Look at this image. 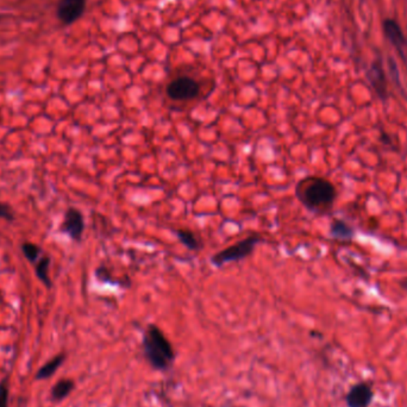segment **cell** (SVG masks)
Instances as JSON below:
<instances>
[{
  "label": "cell",
  "mask_w": 407,
  "mask_h": 407,
  "mask_svg": "<svg viewBox=\"0 0 407 407\" xmlns=\"http://www.w3.org/2000/svg\"><path fill=\"white\" fill-rule=\"evenodd\" d=\"M261 241H262V237L259 234L247 236L245 239H241L235 244H231L220 252H216L214 257H211V263L214 267L220 268L227 263L244 260L252 255Z\"/></svg>",
  "instance_id": "3957f363"
},
{
  "label": "cell",
  "mask_w": 407,
  "mask_h": 407,
  "mask_svg": "<svg viewBox=\"0 0 407 407\" xmlns=\"http://www.w3.org/2000/svg\"><path fill=\"white\" fill-rule=\"evenodd\" d=\"M202 87L197 80L191 76H179L169 83L166 93L174 101H193L200 94Z\"/></svg>",
  "instance_id": "277c9868"
},
{
  "label": "cell",
  "mask_w": 407,
  "mask_h": 407,
  "mask_svg": "<svg viewBox=\"0 0 407 407\" xmlns=\"http://www.w3.org/2000/svg\"><path fill=\"white\" fill-rule=\"evenodd\" d=\"M295 196L300 204L312 214H327L337 199L336 186L325 177L310 175L299 181Z\"/></svg>",
  "instance_id": "6da1fadb"
},
{
  "label": "cell",
  "mask_w": 407,
  "mask_h": 407,
  "mask_svg": "<svg viewBox=\"0 0 407 407\" xmlns=\"http://www.w3.org/2000/svg\"><path fill=\"white\" fill-rule=\"evenodd\" d=\"M21 250H23V254H24V257L30 261V262H36L38 260V257H40V254H41V248L36 245L34 243H29V242H26V243L21 245Z\"/></svg>",
  "instance_id": "9a60e30c"
},
{
  "label": "cell",
  "mask_w": 407,
  "mask_h": 407,
  "mask_svg": "<svg viewBox=\"0 0 407 407\" xmlns=\"http://www.w3.org/2000/svg\"><path fill=\"white\" fill-rule=\"evenodd\" d=\"M87 0H59L56 5V17L62 26H69L84 16Z\"/></svg>",
  "instance_id": "5b68a950"
},
{
  "label": "cell",
  "mask_w": 407,
  "mask_h": 407,
  "mask_svg": "<svg viewBox=\"0 0 407 407\" xmlns=\"http://www.w3.org/2000/svg\"><path fill=\"white\" fill-rule=\"evenodd\" d=\"M174 234H175L181 243L184 244L189 250L198 252V250L202 249V241L199 239V237L196 235V232H193V231L189 230V229H177V230L174 231Z\"/></svg>",
  "instance_id": "8fae6325"
},
{
  "label": "cell",
  "mask_w": 407,
  "mask_h": 407,
  "mask_svg": "<svg viewBox=\"0 0 407 407\" xmlns=\"http://www.w3.org/2000/svg\"><path fill=\"white\" fill-rule=\"evenodd\" d=\"M73 388H74V382L69 380V379H62L53 387L51 398L54 401H61V400L69 395Z\"/></svg>",
  "instance_id": "4fadbf2b"
},
{
  "label": "cell",
  "mask_w": 407,
  "mask_h": 407,
  "mask_svg": "<svg viewBox=\"0 0 407 407\" xmlns=\"http://www.w3.org/2000/svg\"><path fill=\"white\" fill-rule=\"evenodd\" d=\"M8 398H9V390L5 382L0 383V407H8Z\"/></svg>",
  "instance_id": "e0dca14e"
},
{
  "label": "cell",
  "mask_w": 407,
  "mask_h": 407,
  "mask_svg": "<svg viewBox=\"0 0 407 407\" xmlns=\"http://www.w3.org/2000/svg\"><path fill=\"white\" fill-rule=\"evenodd\" d=\"M63 361H64V355H62V354L54 357L53 360H51L48 363L43 365L41 370H38V373L36 374V379L43 380V379L51 378L56 373V370H59Z\"/></svg>",
  "instance_id": "7c38bea8"
},
{
  "label": "cell",
  "mask_w": 407,
  "mask_h": 407,
  "mask_svg": "<svg viewBox=\"0 0 407 407\" xmlns=\"http://www.w3.org/2000/svg\"><path fill=\"white\" fill-rule=\"evenodd\" d=\"M0 218L6 219V220H13L15 214L9 205L0 202Z\"/></svg>",
  "instance_id": "2e32d148"
},
{
  "label": "cell",
  "mask_w": 407,
  "mask_h": 407,
  "mask_svg": "<svg viewBox=\"0 0 407 407\" xmlns=\"http://www.w3.org/2000/svg\"><path fill=\"white\" fill-rule=\"evenodd\" d=\"M143 348L148 361L155 370H167L174 361V350L162 330L150 324L143 336Z\"/></svg>",
  "instance_id": "7a4b0ae2"
},
{
  "label": "cell",
  "mask_w": 407,
  "mask_h": 407,
  "mask_svg": "<svg viewBox=\"0 0 407 407\" xmlns=\"http://www.w3.org/2000/svg\"><path fill=\"white\" fill-rule=\"evenodd\" d=\"M373 399V386L370 382H357L345 395V404L348 407H370Z\"/></svg>",
  "instance_id": "52a82bcc"
},
{
  "label": "cell",
  "mask_w": 407,
  "mask_h": 407,
  "mask_svg": "<svg viewBox=\"0 0 407 407\" xmlns=\"http://www.w3.org/2000/svg\"><path fill=\"white\" fill-rule=\"evenodd\" d=\"M382 28H383L385 36L390 41V44L395 46V49L404 58L405 56V49L407 48V40L405 37L403 30L399 26L398 21H395V19H390V18H387V19L383 21Z\"/></svg>",
  "instance_id": "9c48e42d"
},
{
  "label": "cell",
  "mask_w": 407,
  "mask_h": 407,
  "mask_svg": "<svg viewBox=\"0 0 407 407\" xmlns=\"http://www.w3.org/2000/svg\"><path fill=\"white\" fill-rule=\"evenodd\" d=\"M329 234L335 241H342V242H352L355 237L354 227L342 219L332 220Z\"/></svg>",
  "instance_id": "30bf717a"
},
{
  "label": "cell",
  "mask_w": 407,
  "mask_h": 407,
  "mask_svg": "<svg viewBox=\"0 0 407 407\" xmlns=\"http://www.w3.org/2000/svg\"><path fill=\"white\" fill-rule=\"evenodd\" d=\"M49 265H51V259L48 257L40 259V261H37V263H36V275L46 287H51V277H49Z\"/></svg>",
  "instance_id": "5bb4252c"
},
{
  "label": "cell",
  "mask_w": 407,
  "mask_h": 407,
  "mask_svg": "<svg viewBox=\"0 0 407 407\" xmlns=\"http://www.w3.org/2000/svg\"><path fill=\"white\" fill-rule=\"evenodd\" d=\"M61 231L69 236L73 241L80 242L85 231L84 214H81V211L76 207H69L63 217Z\"/></svg>",
  "instance_id": "8992f818"
},
{
  "label": "cell",
  "mask_w": 407,
  "mask_h": 407,
  "mask_svg": "<svg viewBox=\"0 0 407 407\" xmlns=\"http://www.w3.org/2000/svg\"><path fill=\"white\" fill-rule=\"evenodd\" d=\"M368 80H370L372 89L378 94V97L381 101H387L388 87H387L386 73L382 67L381 61H375L372 63L370 71H368Z\"/></svg>",
  "instance_id": "ba28073f"
}]
</instances>
